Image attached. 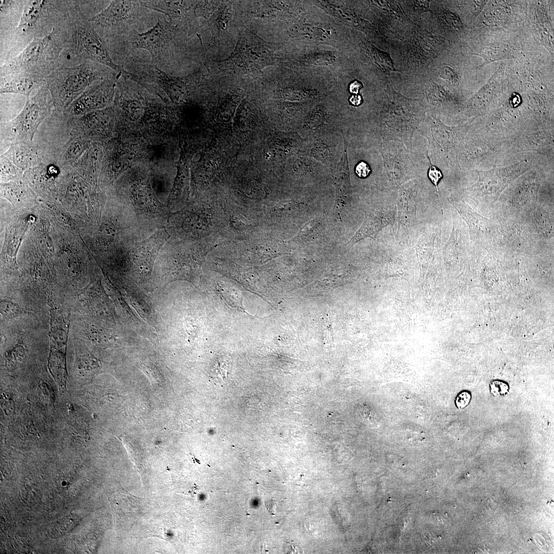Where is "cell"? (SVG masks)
Returning <instances> with one entry per match:
<instances>
[{
	"instance_id": "obj_1",
	"label": "cell",
	"mask_w": 554,
	"mask_h": 554,
	"mask_svg": "<svg viewBox=\"0 0 554 554\" xmlns=\"http://www.w3.org/2000/svg\"><path fill=\"white\" fill-rule=\"evenodd\" d=\"M113 201L105 207L101 224L90 227V247L103 257L127 250L159 230L140 219L131 206Z\"/></svg>"
},
{
	"instance_id": "obj_2",
	"label": "cell",
	"mask_w": 554,
	"mask_h": 554,
	"mask_svg": "<svg viewBox=\"0 0 554 554\" xmlns=\"http://www.w3.org/2000/svg\"><path fill=\"white\" fill-rule=\"evenodd\" d=\"M103 73L96 66L86 62L73 67H61L45 78L55 110H64L96 81H103Z\"/></svg>"
},
{
	"instance_id": "obj_3",
	"label": "cell",
	"mask_w": 554,
	"mask_h": 554,
	"mask_svg": "<svg viewBox=\"0 0 554 554\" xmlns=\"http://www.w3.org/2000/svg\"><path fill=\"white\" fill-rule=\"evenodd\" d=\"M52 107L51 94L43 86L35 95L27 98L23 110L16 116L1 125V142L11 145L22 141H33L39 126L50 114Z\"/></svg>"
},
{
	"instance_id": "obj_4",
	"label": "cell",
	"mask_w": 554,
	"mask_h": 554,
	"mask_svg": "<svg viewBox=\"0 0 554 554\" xmlns=\"http://www.w3.org/2000/svg\"><path fill=\"white\" fill-rule=\"evenodd\" d=\"M527 170V165L521 162L503 168H498L494 164L489 170L476 171L479 179L470 188L473 199L487 202L496 200L513 180Z\"/></svg>"
},
{
	"instance_id": "obj_5",
	"label": "cell",
	"mask_w": 554,
	"mask_h": 554,
	"mask_svg": "<svg viewBox=\"0 0 554 554\" xmlns=\"http://www.w3.org/2000/svg\"><path fill=\"white\" fill-rule=\"evenodd\" d=\"M271 57L266 43L246 28L239 31L236 46L228 60L240 69L253 71L269 64Z\"/></svg>"
},
{
	"instance_id": "obj_6",
	"label": "cell",
	"mask_w": 554,
	"mask_h": 554,
	"mask_svg": "<svg viewBox=\"0 0 554 554\" xmlns=\"http://www.w3.org/2000/svg\"><path fill=\"white\" fill-rule=\"evenodd\" d=\"M60 50L51 33L42 38L35 37L8 64L10 67V72L8 73L27 72L36 74V70L50 64V62L57 58Z\"/></svg>"
},
{
	"instance_id": "obj_7",
	"label": "cell",
	"mask_w": 554,
	"mask_h": 554,
	"mask_svg": "<svg viewBox=\"0 0 554 554\" xmlns=\"http://www.w3.org/2000/svg\"><path fill=\"white\" fill-rule=\"evenodd\" d=\"M73 43L76 53L84 58L110 67L120 74L123 68L111 58L107 47L95 31L90 21L83 20L76 25Z\"/></svg>"
},
{
	"instance_id": "obj_8",
	"label": "cell",
	"mask_w": 554,
	"mask_h": 554,
	"mask_svg": "<svg viewBox=\"0 0 554 554\" xmlns=\"http://www.w3.org/2000/svg\"><path fill=\"white\" fill-rule=\"evenodd\" d=\"M112 113L113 110L109 107L66 117L69 136L81 137L90 141L106 136L110 128Z\"/></svg>"
},
{
	"instance_id": "obj_9",
	"label": "cell",
	"mask_w": 554,
	"mask_h": 554,
	"mask_svg": "<svg viewBox=\"0 0 554 554\" xmlns=\"http://www.w3.org/2000/svg\"><path fill=\"white\" fill-rule=\"evenodd\" d=\"M63 174V169L55 163L47 162L26 170L23 179L37 195L44 200L54 201L58 197Z\"/></svg>"
},
{
	"instance_id": "obj_10",
	"label": "cell",
	"mask_w": 554,
	"mask_h": 554,
	"mask_svg": "<svg viewBox=\"0 0 554 554\" xmlns=\"http://www.w3.org/2000/svg\"><path fill=\"white\" fill-rule=\"evenodd\" d=\"M115 87L116 84L108 78L89 87L64 110V115L70 117L104 109L111 103Z\"/></svg>"
},
{
	"instance_id": "obj_11",
	"label": "cell",
	"mask_w": 554,
	"mask_h": 554,
	"mask_svg": "<svg viewBox=\"0 0 554 554\" xmlns=\"http://www.w3.org/2000/svg\"><path fill=\"white\" fill-rule=\"evenodd\" d=\"M132 80L141 84H157L175 104L184 103L188 97V90L183 78L171 75L153 65H142L139 73H133Z\"/></svg>"
},
{
	"instance_id": "obj_12",
	"label": "cell",
	"mask_w": 554,
	"mask_h": 554,
	"mask_svg": "<svg viewBox=\"0 0 554 554\" xmlns=\"http://www.w3.org/2000/svg\"><path fill=\"white\" fill-rule=\"evenodd\" d=\"M18 168L25 171L44 163L52 162L46 147L33 141H22L10 145L3 154Z\"/></svg>"
},
{
	"instance_id": "obj_13",
	"label": "cell",
	"mask_w": 554,
	"mask_h": 554,
	"mask_svg": "<svg viewBox=\"0 0 554 554\" xmlns=\"http://www.w3.org/2000/svg\"><path fill=\"white\" fill-rule=\"evenodd\" d=\"M168 26L167 23L159 19L153 27L145 32H133L131 46L133 48L148 51L153 58L158 57L167 48L172 39Z\"/></svg>"
},
{
	"instance_id": "obj_14",
	"label": "cell",
	"mask_w": 554,
	"mask_h": 554,
	"mask_svg": "<svg viewBox=\"0 0 554 554\" xmlns=\"http://www.w3.org/2000/svg\"><path fill=\"white\" fill-rule=\"evenodd\" d=\"M140 1H112L100 13L89 21L92 24L104 28H113L133 19Z\"/></svg>"
},
{
	"instance_id": "obj_15",
	"label": "cell",
	"mask_w": 554,
	"mask_h": 554,
	"mask_svg": "<svg viewBox=\"0 0 554 554\" xmlns=\"http://www.w3.org/2000/svg\"><path fill=\"white\" fill-rule=\"evenodd\" d=\"M45 78L42 75L27 72L8 73L1 79L0 92L20 94L28 98L33 90L44 86Z\"/></svg>"
},
{
	"instance_id": "obj_16",
	"label": "cell",
	"mask_w": 554,
	"mask_h": 554,
	"mask_svg": "<svg viewBox=\"0 0 554 554\" xmlns=\"http://www.w3.org/2000/svg\"><path fill=\"white\" fill-rule=\"evenodd\" d=\"M90 141L81 137H69L64 144L51 150L53 162L62 169L72 168L90 147Z\"/></svg>"
},
{
	"instance_id": "obj_17",
	"label": "cell",
	"mask_w": 554,
	"mask_h": 554,
	"mask_svg": "<svg viewBox=\"0 0 554 554\" xmlns=\"http://www.w3.org/2000/svg\"><path fill=\"white\" fill-rule=\"evenodd\" d=\"M1 195L17 208L33 205L37 197L35 192L23 179L1 183Z\"/></svg>"
},
{
	"instance_id": "obj_18",
	"label": "cell",
	"mask_w": 554,
	"mask_h": 554,
	"mask_svg": "<svg viewBox=\"0 0 554 554\" xmlns=\"http://www.w3.org/2000/svg\"><path fill=\"white\" fill-rule=\"evenodd\" d=\"M99 155L98 147L90 146L72 168L86 181L93 183L97 173Z\"/></svg>"
},
{
	"instance_id": "obj_19",
	"label": "cell",
	"mask_w": 554,
	"mask_h": 554,
	"mask_svg": "<svg viewBox=\"0 0 554 554\" xmlns=\"http://www.w3.org/2000/svg\"><path fill=\"white\" fill-rule=\"evenodd\" d=\"M146 8L163 13L171 18L183 15L192 7V2L181 1H141Z\"/></svg>"
},
{
	"instance_id": "obj_20",
	"label": "cell",
	"mask_w": 554,
	"mask_h": 554,
	"mask_svg": "<svg viewBox=\"0 0 554 554\" xmlns=\"http://www.w3.org/2000/svg\"><path fill=\"white\" fill-rule=\"evenodd\" d=\"M45 1H30L26 3L21 17L18 28L23 32L30 31L39 23L47 6Z\"/></svg>"
},
{
	"instance_id": "obj_21",
	"label": "cell",
	"mask_w": 554,
	"mask_h": 554,
	"mask_svg": "<svg viewBox=\"0 0 554 554\" xmlns=\"http://www.w3.org/2000/svg\"><path fill=\"white\" fill-rule=\"evenodd\" d=\"M48 367L55 381L60 388H65L67 375L65 354L52 348L48 360Z\"/></svg>"
},
{
	"instance_id": "obj_22",
	"label": "cell",
	"mask_w": 554,
	"mask_h": 554,
	"mask_svg": "<svg viewBox=\"0 0 554 554\" xmlns=\"http://www.w3.org/2000/svg\"><path fill=\"white\" fill-rule=\"evenodd\" d=\"M476 55L482 57L484 63L481 66L499 60L513 58V51L508 45L504 44H490L484 47Z\"/></svg>"
},
{
	"instance_id": "obj_23",
	"label": "cell",
	"mask_w": 554,
	"mask_h": 554,
	"mask_svg": "<svg viewBox=\"0 0 554 554\" xmlns=\"http://www.w3.org/2000/svg\"><path fill=\"white\" fill-rule=\"evenodd\" d=\"M1 183L23 180L24 171L13 164L3 154L0 157Z\"/></svg>"
},
{
	"instance_id": "obj_24",
	"label": "cell",
	"mask_w": 554,
	"mask_h": 554,
	"mask_svg": "<svg viewBox=\"0 0 554 554\" xmlns=\"http://www.w3.org/2000/svg\"><path fill=\"white\" fill-rule=\"evenodd\" d=\"M118 104L124 116L130 121H137L142 116L144 108L140 101L122 98Z\"/></svg>"
},
{
	"instance_id": "obj_25",
	"label": "cell",
	"mask_w": 554,
	"mask_h": 554,
	"mask_svg": "<svg viewBox=\"0 0 554 554\" xmlns=\"http://www.w3.org/2000/svg\"><path fill=\"white\" fill-rule=\"evenodd\" d=\"M490 394L495 397H505L510 391L509 384L502 380L495 379L491 381L489 384Z\"/></svg>"
},
{
	"instance_id": "obj_26",
	"label": "cell",
	"mask_w": 554,
	"mask_h": 554,
	"mask_svg": "<svg viewBox=\"0 0 554 554\" xmlns=\"http://www.w3.org/2000/svg\"><path fill=\"white\" fill-rule=\"evenodd\" d=\"M1 312L4 316L9 319L15 318L26 312V310L11 301H2L1 304Z\"/></svg>"
},
{
	"instance_id": "obj_27",
	"label": "cell",
	"mask_w": 554,
	"mask_h": 554,
	"mask_svg": "<svg viewBox=\"0 0 554 554\" xmlns=\"http://www.w3.org/2000/svg\"><path fill=\"white\" fill-rule=\"evenodd\" d=\"M471 399L472 394L470 391L468 390H462L459 392L455 398V406L459 409H464L469 405Z\"/></svg>"
},
{
	"instance_id": "obj_28",
	"label": "cell",
	"mask_w": 554,
	"mask_h": 554,
	"mask_svg": "<svg viewBox=\"0 0 554 554\" xmlns=\"http://www.w3.org/2000/svg\"><path fill=\"white\" fill-rule=\"evenodd\" d=\"M428 176L432 183L435 186L439 197H440L438 190V184L443 177V174L441 171L436 166L430 164V166L428 171Z\"/></svg>"
},
{
	"instance_id": "obj_29",
	"label": "cell",
	"mask_w": 554,
	"mask_h": 554,
	"mask_svg": "<svg viewBox=\"0 0 554 554\" xmlns=\"http://www.w3.org/2000/svg\"><path fill=\"white\" fill-rule=\"evenodd\" d=\"M439 75L441 77L452 82L458 80L457 74L449 67H442L439 71Z\"/></svg>"
},
{
	"instance_id": "obj_30",
	"label": "cell",
	"mask_w": 554,
	"mask_h": 554,
	"mask_svg": "<svg viewBox=\"0 0 554 554\" xmlns=\"http://www.w3.org/2000/svg\"><path fill=\"white\" fill-rule=\"evenodd\" d=\"M355 173L361 178L366 177L370 172V168L368 165L364 162H360L355 167Z\"/></svg>"
},
{
	"instance_id": "obj_31",
	"label": "cell",
	"mask_w": 554,
	"mask_h": 554,
	"mask_svg": "<svg viewBox=\"0 0 554 554\" xmlns=\"http://www.w3.org/2000/svg\"><path fill=\"white\" fill-rule=\"evenodd\" d=\"M361 88V85L357 82H354L350 87V91L354 93H358Z\"/></svg>"
},
{
	"instance_id": "obj_32",
	"label": "cell",
	"mask_w": 554,
	"mask_h": 554,
	"mask_svg": "<svg viewBox=\"0 0 554 554\" xmlns=\"http://www.w3.org/2000/svg\"><path fill=\"white\" fill-rule=\"evenodd\" d=\"M361 100L360 95H353L350 98V101L354 105H358L361 104Z\"/></svg>"
}]
</instances>
